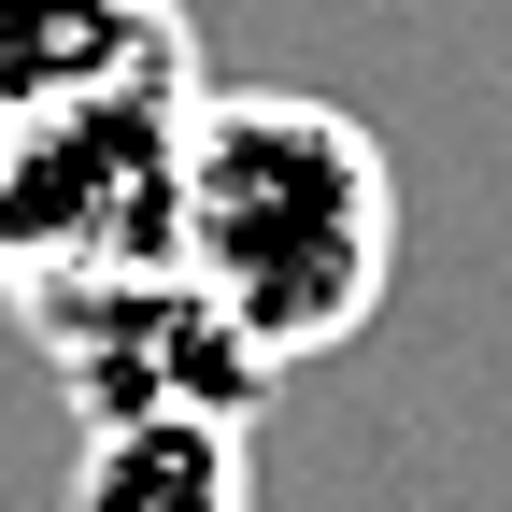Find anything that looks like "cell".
Instances as JSON below:
<instances>
[{"instance_id": "4", "label": "cell", "mask_w": 512, "mask_h": 512, "mask_svg": "<svg viewBox=\"0 0 512 512\" xmlns=\"http://www.w3.org/2000/svg\"><path fill=\"white\" fill-rule=\"evenodd\" d=\"M128 86H200L185 0H0V114L128 100Z\"/></svg>"}, {"instance_id": "1", "label": "cell", "mask_w": 512, "mask_h": 512, "mask_svg": "<svg viewBox=\"0 0 512 512\" xmlns=\"http://www.w3.org/2000/svg\"><path fill=\"white\" fill-rule=\"evenodd\" d=\"M171 271L299 370L342 356L399 285V157L313 86H185L171 114Z\"/></svg>"}, {"instance_id": "3", "label": "cell", "mask_w": 512, "mask_h": 512, "mask_svg": "<svg viewBox=\"0 0 512 512\" xmlns=\"http://www.w3.org/2000/svg\"><path fill=\"white\" fill-rule=\"evenodd\" d=\"M15 313L43 328V356H57V384H72L86 427H114V413H256L271 399V356H256L171 256L72 271V285H43Z\"/></svg>"}, {"instance_id": "5", "label": "cell", "mask_w": 512, "mask_h": 512, "mask_svg": "<svg viewBox=\"0 0 512 512\" xmlns=\"http://www.w3.org/2000/svg\"><path fill=\"white\" fill-rule=\"evenodd\" d=\"M72 512H256L242 413H114L72 456Z\"/></svg>"}, {"instance_id": "2", "label": "cell", "mask_w": 512, "mask_h": 512, "mask_svg": "<svg viewBox=\"0 0 512 512\" xmlns=\"http://www.w3.org/2000/svg\"><path fill=\"white\" fill-rule=\"evenodd\" d=\"M171 114L185 86L0 114V299H43L114 256H171Z\"/></svg>"}]
</instances>
